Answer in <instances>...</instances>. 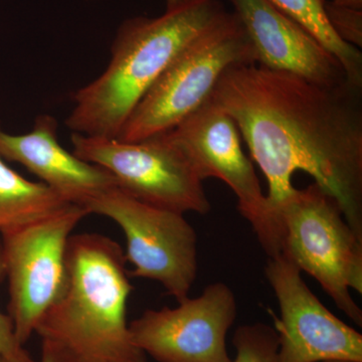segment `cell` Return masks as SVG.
Returning <instances> with one entry per match:
<instances>
[{
  "instance_id": "cell-1",
  "label": "cell",
  "mask_w": 362,
  "mask_h": 362,
  "mask_svg": "<svg viewBox=\"0 0 362 362\" xmlns=\"http://www.w3.org/2000/svg\"><path fill=\"white\" fill-rule=\"evenodd\" d=\"M361 88L331 87L257 64L232 66L211 100L232 117L268 182L269 211L292 194L304 171L337 197L362 238Z\"/></svg>"
},
{
  "instance_id": "cell-2",
  "label": "cell",
  "mask_w": 362,
  "mask_h": 362,
  "mask_svg": "<svg viewBox=\"0 0 362 362\" xmlns=\"http://www.w3.org/2000/svg\"><path fill=\"white\" fill-rule=\"evenodd\" d=\"M120 245L100 233L71 235L61 296L35 333L65 362H146L127 323L133 286Z\"/></svg>"
},
{
  "instance_id": "cell-3",
  "label": "cell",
  "mask_w": 362,
  "mask_h": 362,
  "mask_svg": "<svg viewBox=\"0 0 362 362\" xmlns=\"http://www.w3.org/2000/svg\"><path fill=\"white\" fill-rule=\"evenodd\" d=\"M226 13L220 0H199L158 18L126 21L117 33L108 68L76 93L66 126L78 134L118 137L136 106L180 52Z\"/></svg>"
},
{
  "instance_id": "cell-4",
  "label": "cell",
  "mask_w": 362,
  "mask_h": 362,
  "mask_svg": "<svg viewBox=\"0 0 362 362\" xmlns=\"http://www.w3.org/2000/svg\"><path fill=\"white\" fill-rule=\"evenodd\" d=\"M281 254L312 276L350 320L362 326L351 290L362 294V238L347 223L337 197L313 182L295 187L276 209Z\"/></svg>"
},
{
  "instance_id": "cell-5",
  "label": "cell",
  "mask_w": 362,
  "mask_h": 362,
  "mask_svg": "<svg viewBox=\"0 0 362 362\" xmlns=\"http://www.w3.org/2000/svg\"><path fill=\"white\" fill-rule=\"evenodd\" d=\"M256 64L244 26L233 13L202 33L180 56L124 124L117 139L138 142L165 134L211 99L232 66Z\"/></svg>"
},
{
  "instance_id": "cell-6",
  "label": "cell",
  "mask_w": 362,
  "mask_h": 362,
  "mask_svg": "<svg viewBox=\"0 0 362 362\" xmlns=\"http://www.w3.org/2000/svg\"><path fill=\"white\" fill-rule=\"evenodd\" d=\"M77 204L7 230L1 235L2 259L8 280V315L25 345L65 288L66 254L76 226L88 216Z\"/></svg>"
},
{
  "instance_id": "cell-7",
  "label": "cell",
  "mask_w": 362,
  "mask_h": 362,
  "mask_svg": "<svg viewBox=\"0 0 362 362\" xmlns=\"http://www.w3.org/2000/svg\"><path fill=\"white\" fill-rule=\"evenodd\" d=\"M71 143L75 156L106 169L117 187L138 201L182 214L211 211L204 181L164 134L124 142L73 133Z\"/></svg>"
},
{
  "instance_id": "cell-8",
  "label": "cell",
  "mask_w": 362,
  "mask_h": 362,
  "mask_svg": "<svg viewBox=\"0 0 362 362\" xmlns=\"http://www.w3.org/2000/svg\"><path fill=\"white\" fill-rule=\"evenodd\" d=\"M88 213L110 218L127 242L130 277L150 279L180 302L189 297L197 277V233L185 214L150 206L118 187L84 206Z\"/></svg>"
},
{
  "instance_id": "cell-9",
  "label": "cell",
  "mask_w": 362,
  "mask_h": 362,
  "mask_svg": "<svg viewBox=\"0 0 362 362\" xmlns=\"http://www.w3.org/2000/svg\"><path fill=\"white\" fill-rule=\"evenodd\" d=\"M163 135V134H162ZM192 164L202 181L218 178L237 197L238 209L250 223L268 258L282 250V233L269 211L252 161L244 153L239 128L211 99L164 134Z\"/></svg>"
},
{
  "instance_id": "cell-10",
  "label": "cell",
  "mask_w": 362,
  "mask_h": 362,
  "mask_svg": "<svg viewBox=\"0 0 362 362\" xmlns=\"http://www.w3.org/2000/svg\"><path fill=\"white\" fill-rule=\"evenodd\" d=\"M237 315L230 286L211 283L175 308L145 311L129 324L131 339L157 362H232L226 339Z\"/></svg>"
},
{
  "instance_id": "cell-11",
  "label": "cell",
  "mask_w": 362,
  "mask_h": 362,
  "mask_svg": "<svg viewBox=\"0 0 362 362\" xmlns=\"http://www.w3.org/2000/svg\"><path fill=\"white\" fill-rule=\"evenodd\" d=\"M265 275L281 317L273 315L280 362H362V335L311 291L302 272L282 255L268 258Z\"/></svg>"
},
{
  "instance_id": "cell-12",
  "label": "cell",
  "mask_w": 362,
  "mask_h": 362,
  "mask_svg": "<svg viewBox=\"0 0 362 362\" xmlns=\"http://www.w3.org/2000/svg\"><path fill=\"white\" fill-rule=\"evenodd\" d=\"M228 1L246 30L257 65L294 74L317 84L351 85L339 61L270 0Z\"/></svg>"
},
{
  "instance_id": "cell-13",
  "label": "cell",
  "mask_w": 362,
  "mask_h": 362,
  "mask_svg": "<svg viewBox=\"0 0 362 362\" xmlns=\"http://www.w3.org/2000/svg\"><path fill=\"white\" fill-rule=\"evenodd\" d=\"M0 156L25 166L69 204L84 207L117 187L106 169L82 160L59 144L58 123L49 115L37 117L25 134H8L0 128Z\"/></svg>"
},
{
  "instance_id": "cell-14",
  "label": "cell",
  "mask_w": 362,
  "mask_h": 362,
  "mask_svg": "<svg viewBox=\"0 0 362 362\" xmlns=\"http://www.w3.org/2000/svg\"><path fill=\"white\" fill-rule=\"evenodd\" d=\"M42 182L26 180L0 156V233L68 206Z\"/></svg>"
},
{
  "instance_id": "cell-15",
  "label": "cell",
  "mask_w": 362,
  "mask_h": 362,
  "mask_svg": "<svg viewBox=\"0 0 362 362\" xmlns=\"http://www.w3.org/2000/svg\"><path fill=\"white\" fill-rule=\"evenodd\" d=\"M283 13L306 28L341 64L350 84L362 88L361 49L342 42L331 30L321 0H270Z\"/></svg>"
},
{
  "instance_id": "cell-16",
  "label": "cell",
  "mask_w": 362,
  "mask_h": 362,
  "mask_svg": "<svg viewBox=\"0 0 362 362\" xmlns=\"http://www.w3.org/2000/svg\"><path fill=\"white\" fill-rule=\"evenodd\" d=\"M232 362H280L276 330L265 323L240 325L233 334Z\"/></svg>"
},
{
  "instance_id": "cell-17",
  "label": "cell",
  "mask_w": 362,
  "mask_h": 362,
  "mask_svg": "<svg viewBox=\"0 0 362 362\" xmlns=\"http://www.w3.org/2000/svg\"><path fill=\"white\" fill-rule=\"evenodd\" d=\"M324 13L331 30L342 42L362 47V11L337 6L326 0Z\"/></svg>"
},
{
  "instance_id": "cell-18",
  "label": "cell",
  "mask_w": 362,
  "mask_h": 362,
  "mask_svg": "<svg viewBox=\"0 0 362 362\" xmlns=\"http://www.w3.org/2000/svg\"><path fill=\"white\" fill-rule=\"evenodd\" d=\"M6 278L0 245V281ZM0 356L11 362H33L32 356L16 337L13 319L0 311Z\"/></svg>"
},
{
  "instance_id": "cell-19",
  "label": "cell",
  "mask_w": 362,
  "mask_h": 362,
  "mask_svg": "<svg viewBox=\"0 0 362 362\" xmlns=\"http://www.w3.org/2000/svg\"><path fill=\"white\" fill-rule=\"evenodd\" d=\"M40 362H65L59 352L52 349L49 343L42 342V361Z\"/></svg>"
},
{
  "instance_id": "cell-20",
  "label": "cell",
  "mask_w": 362,
  "mask_h": 362,
  "mask_svg": "<svg viewBox=\"0 0 362 362\" xmlns=\"http://www.w3.org/2000/svg\"><path fill=\"white\" fill-rule=\"evenodd\" d=\"M330 2L337 6L362 11V0H331Z\"/></svg>"
},
{
  "instance_id": "cell-21",
  "label": "cell",
  "mask_w": 362,
  "mask_h": 362,
  "mask_svg": "<svg viewBox=\"0 0 362 362\" xmlns=\"http://www.w3.org/2000/svg\"><path fill=\"white\" fill-rule=\"evenodd\" d=\"M166 11H175V9L182 8V7L190 6L199 0H165Z\"/></svg>"
},
{
  "instance_id": "cell-22",
  "label": "cell",
  "mask_w": 362,
  "mask_h": 362,
  "mask_svg": "<svg viewBox=\"0 0 362 362\" xmlns=\"http://www.w3.org/2000/svg\"><path fill=\"white\" fill-rule=\"evenodd\" d=\"M0 362H11V361H7V359L4 358V357L0 356Z\"/></svg>"
},
{
  "instance_id": "cell-23",
  "label": "cell",
  "mask_w": 362,
  "mask_h": 362,
  "mask_svg": "<svg viewBox=\"0 0 362 362\" xmlns=\"http://www.w3.org/2000/svg\"><path fill=\"white\" fill-rule=\"evenodd\" d=\"M323 362H354V361H323Z\"/></svg>"
},
{
  "instance_id": "cell-24",
  "label": "cell",
  "mask_w": 362,
  "mask_h": 362,
  "mask_svg": "<svg viewBox=\"0 0 362 362\" xmlns=\"http://www.w3.org/2000/svg\"><path fill=\"white\" fill-rule=\"evenodd\" d=\"M321 1H322V2H325V1H326V0H321Z\"/></svg>"
}]
</instances>
